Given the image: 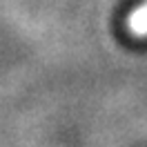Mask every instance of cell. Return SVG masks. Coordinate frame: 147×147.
<instances>
[{
    "label": "cell",
    "mask_w": 147,
    "mask_h": 147,
    "mask_svg": "<svg viewBox=\"0 0 147 147\" xmlns=\"http://www.w3.org/2000/svg\"><path fill=\"white\" fill-rule=\"evenodd\" d=\"M129 27L134 29L136 34H147V2L140 7V9H136L134 13H131V18H129Z\"/></svg>",
    "instance_id": "6da1fadb"
}]
</instances>
